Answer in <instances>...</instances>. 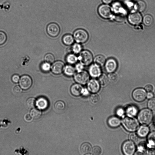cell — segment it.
Returning a JSON list of instances; mask_svg holds the SVG:
<instances>
[{"instance_id": "6da1fadb", "label": "cell", "mask_w": 155, "mask_h": 155, "mask_svg": "<svg viewBox=\"0 0 155 155\" xmlns=\"http://www.w3.org/2000/svg\"><path fill=\"white\" fill-rule=\"evenodd\" d=\"M153 113L150 109L145 108L142 110L138 115L139 122L144 125H148L152 122L153 119Z\"/></svg>"}, {"instance_id": "7a4b0ae2", "label": "cell", "mask_w": 155, "mask_h": 155, "mask_svg": "<svg viewBox=\"0 0 155 155\" xmlns=\"http://www.w3.org/2000/svg\"><path fill=\"white\" fill-rule=\"evenodd\" d=\"M122 123L125 129L130 132L136 131L139 127L138 121L136 119L130 117H125L122 120Z\"/></svg>"}, {"instance_id": "3957f363", "label": "cell", "mask_w": 155, "mask_h": 155, "mask_svg": "<svg viewBox=\"0 0 155 155\" xmlns=\"http://www.w3.org/2000/svg\"><path fill=\"white\" fill-rule=\"evenodd\" d=\"M81 63L84 65H88L92 62L93 57L91 53L88 50H84L80 54L78 58Z\"/></svg>"}, {"instance_id": "277c9868", "label": "cell", "mask_w": 155, "mask_h": 155, "mask_svg": "<svg viewBox=\"0 0 155 155\" xmlns=\"http://www.w3.org/2000/svg\"><path fill=\"white\" fill-rule=\"evenodd\" d=\"M74 37L75 41L78 43H84L88 40L89 36L85 30L79 29L76 30L74 33Z\"/></svg>"}, {"instance_id": "5b68a950", "label": "cell", "mask_w": 155, "mask_h": 155, "mask_svg": "<svg viewBox=\"0 0 155 155\" xmlns=\"http://www.w3.org/2000/svg\"><path fill=\"white\" fill-rule=\"evenodd\" d=\"M122 150L124 154L132 155L135 151V145L132 141L128 140L125 141L123 144Z\"/></svg>"}, {"instance_id": "8992f818", "label": "cell", "mask_w": 155, "mask_h": 155, "mask_svg": "<svg viewBox=\"0 0 155 155\" xmlns=\"http://www.w3.org/2000/svg\"><path fill=\"white\" fill-rule=\"evenodd\" d=\"M146 90L142 88H138L133 92L132 96L133 99L138 102L144 101L147 97Z\"/></svg>"}, {"instance_id": "52a82bcc", "label": "cell", "mask_w": 155, "mask_h": 155, "mask_svg": "<svg viewBox=\"0 0 155 155\" xmlns=\"http://www.w3.org/2000/svg\"><path fill=\"white\" fill-rule=\"evenodd\" d=\"M98 12L101 17L104 18H108L112 15V11L110 6L104 4L100 5L98 8Z\"/></svg>"}, {"instance_id": "ba28073f", "label": "cell", "mask_w": 155, "mask_h": 155, "mask_svg": "<svg viewBox=\"0 0 155 155\" xmlns=\"http://www.w3.org/2000/svg\"><path fill=\"white\" fill-rule=\"evenodd\" d=\"M74 78L77 83L81 84H85L88 82L89 76L87 72L82 71L76 74Z\"/></svg>"}, {"instance_id": "9c48e42d", "label": "cell", "mask_w": 155, "mask_h": 155, "mask_svg": "<svg viewBox=\"0 0 155 155\" xmlns=\"http://www.w3.org/2000/svg\"><path fill=\"white\" fill-rule=\"evenodd\" d=\"M32 84V81L31 78L28 75L22 76L19 80V84L21 87L25 90L29 89Z\"/></svg>"}, {"instance_id": "30bf717a", "label": "cell", "mask_w": 155, "mask_h": 155, "mask_svg": "<svg viewBox=\"0 0 155 155\" xmlns=\"http://www.w3.org/2000/svg\"><path fill=\"white\" fill-rule=\"evenodd\" d=\"M46 30L48 34L50 36L56 37L59 35L60 33V28L57 24L52 22L48 25Z\"/></svg>"}, {"instance_id": "8fae6325", "label": "cell", "mask_w": 155, "mask_h": 155, "mask_svg": "<svg viewBox=\"0 0 155 155\" xmlns=\"http://www.w3.org/2000/svg\"><path fill=\"white\" fill-rule=\"evenodd\" d=\"M142 17L141 14L138 12H135L129 14L128 16L129 22L134 25H138L142 21Z\"/></svg>"}, {"instance_id": "7c38bea8", "label": "cell", "mask_w": 155, "mask_h": 155, "mask_svg": "<svg viewBox=\"0 0 155 155\" xmlns=\"http://www.w3.org/2000/svg\"><path fill=\"white\" fill-rule=\"evenodd\" d=\"M64 68V64L63 62L57 61L53 64L51 69L53 73L55 74H59L63 71Z\"/></svg>"}, {"instance_id": "4fadbf2b", "label": "cell", "mask_w": 155, "mask_h": 155, "mask_svg": "<svg viewBox=\"0 0 155 155\" xmlns=\"http://www.w3.org/2000/svg\"><path fill=\"white\" fill-rule=\"evenodd\" d=\"M117 66V64L116 60L111 58L106 61L105 64V68L107 72L111 73L116 70Z\"/></svg>"}, {"instance_id": "5bb4252c", "label": "cell", "mask_w": 155, "mask_h": 155, "mask_svg": "<svg viewBox=\"0 0 155 155\" xmlns=\"http://www.w3.org/2000/svg\"><path fill=\"white\" fill-rule=\"evenodd\" d=\"M88 90L93 93H96L98 92L100 89V85L99 82L94 79L90 80L87 84Z\"/></svg>"}, {"instance_id": "9a60e30c", "label": "cell", "mask_w": 155, "mask_h": 155, "mask_svg": "<svg viewBox=\"0 0 155 155\" xmlns=\"http://www.w3.org/2000/svg\"><path fill=\"white\" fill-rule=\"evenodd\" d=\"M91 76L94 78L99 77L101 75V70L100 66L96 64L90 66L89 70Z\"/></svg>"}, {"instance_id": "2e32d148", "label": "cell", "mask_w": 155, "mask_h": 155, "mask_svg": "<svg viewBox=\"0 0 155 155\" xmlns=\"http://www.w3.org/2000/svg\"><path fill=\"white\" fill-rule=\"evenodd\" d=\"M84 88L82 86L79 84H74L71 88V92L72 95L78 96L82 94Z\"/></svg>"}, {"instance_id": "e0dca14e", "label": "cell", "mask_w": 155, "mask_h": 155, "mask_svg": "<svg viewBox=\"0 0 155 155\" xmlns=\"http://www.w3.org/2000/svg\"><path fill=\"white\" fill-rule=\"evenodd\" d=\"M36 104L39 109H45L48 107V102L45 97H41L37 100Z\"/></svg>"}, {"instance_id": "ac0fdd59", "label": "cell", "mask_w": 155, "mask_h": 155, "mask_svg": "<svg viewBox=\"0 0 155 155\" xmlns=\"http://www.w3.org/2000/svg\"><path fill=\"white\" fill-rule=\"evenodd\" d=\"M120 119L117 117L115 116L110 117L108 120V124L109 125L113 128L118 127L120 125Z\"/></svg>"}, {"instance_id": "d6986e66", "label": "cell", "mask_w": 155, "mask_h": 155, "mask_svg": "<svg viewBox=\"0 0 155 155\" xmlns=\"http://www.w3.org/2000/svg\"><path fill=\"white\" fill-rule=\"evenodd\" d=\"M137 112L138 109L137 107L134 105L128 106L126 110V113L127 115L131 117L136 116Z\"/></svg>"}, {"instance_id": "ffe728a7", "label": "cell", "mask_w": 155, "mask_h": 155, "mask_svg": "<svg viewBox=\"0 0 155 155\" xmlns=\"http://www.w3.org/2000/svg\"><path fill=\"white\" fill-rule=\"evenodd\" d=\"M149 132V129L148 127L146 126H142L138 129L137 134L139 137H144L148 134Z\"/></svg>"}, {"instance_id": "44dd1931", "label": "cell", "mask_w": 155, "mask_h": 155, "mask_svg": "<svg viewBox=\"0 0 155 155\" xmlns=\"http://www.w3.org/2000/svg\"><path fill=\"white\" fill-rule=\"evenodd\" d=\"M147 140V146L150 148H154L155 147V131L152 132L149 134Z\"/></svg>"}, {"instance_id": "7402d4cb", "label": "cell", "mask_w": 155, "mask_h": 155, "mask_svg": "<svg viewBox=\"0 0 155 155\" xmlns=\"http://www.w3.org/2000/svg\"><path fill=\"white\" fill-rule=\"evenodd\" d=\"M81 150L82 153L84 154H88L91 151V146L88 143H84L81 146Z\"/></svg>"}, {"instance_id": "603a6c76", "label": "cell", "mask_w": 155, "mask_h": 155, "mask_svg": "<svg viewBox=\"0 0 155 155\" xmlns=\"http://www.w3.org/2000/svg\"><path fill=\"white\" fill-rule=\"evenodd\" d=\"M62 41L66 45H70L74 42V39L73 36L69 34L64 35L63 37Z\"/></svg>"}, {"instance_id": "cb8c5ba5", "label": "cell", "mask_w": 155, "mask_h": 155, "mask_svg": "<svg viewBox=\"0 0 155 155\" xmlns=\"http://www.w3.org/2000/svg\"><path fill=\"white\" fill-rule=\"evenodd\" d=\"M105 59L102 55H99L97 56L94 60L95 64L99 66H103L105 62Z\"/></svg>"}, {"instance_id": "d4e9b609", "label": "cell", "mask_w": 155, "mask_h": 155, "mask_svg": "<svg viewBox=\"0 0 155 155\" xmlns=\"http://www.w3.org/2000/svg\"><path fill=\"white\" fill-rule=\"evenodd\" d=\"M142 20L144 25L147 26L151 25L153 22V19L152 16L148 14L145 15Z\"/></svg>"}, {"instance_id": "484cf974", "label": "cell", "mask_w": 155, "mask_h": 155, "mask_svg": "<svg viewBox=\"0 0 155 155\" xmlns=\"http://www.w3.org/2000/svg\"><path fill=\"white\" fill-rule=\"evenodd\" d=\"M64 71L66 75L71 76L74 74L75 72V69L72 66L68 65L65 67Z\"/></svg>"}, {"instance_id": "4316f807", "label": "cell", "mask_w": 155, "mask_h": 155, "mask_svg": "<svg viewBox=\"0 0 155 155\" xmlns=\"http://www.w3.org/2000/svg\"><path fill=\"white\" fill-rule=\"evenodd\" d=\"M65 107V105L64 102L61 101H56L54 104V108L55 110L58 111H63Z\"/></svg>"}, {"instance_id": "83f0119b", "label": "cell", "mask_w": 155, "mask_h": 155, "mask_svg": "<svg viewBox=\"0 0 155 155\" xmlns=\"http://www.w3.org/2000/svg\"><path fill=\"white\" fill-rule=\"evenodd\" d=\"M135 7L137 10L140 12L144 11L146 7L145 3L142 0H139L136 4Z\"/></svg>"}, {"instance_id": "f1b7e54d", "label": "cell", "mask_w": 155, "mask_h": 155, "mask_svg": "<svg viewBox=\"0 0 155 155\" xmlns=\"http://www.w3.org/2000/svg\"><path fill=\"white\" fill-rule=\"evenodd\" d=\"M30 115L32 118L37 119L41 117V112L40 109L34 108L31 111Z\"/></svg>"}, {"instance_id": "f546056e", "label": "cell", "mask_w": 155, "mask_h": 155, "mask_svg": "<svg viewBox=\"0 0 155 155\" xmlns=\"http://www.w3.org/2000/svg\"><path fill=\"white\" fill-rule=\"evenodd\" d=\"M78 59L77 56L72 54H70L68 55L66 58L67 62L71 64L75 63Z\"/></svg>"}, {"instance_id": "4dcf8cb0", "label": "cell", "mask_w": 155, "mask_h": 155, "mask_svg": "<svg viewBox=\"0 0 155 155\" xmlns=\"http://www.w3.org/2000/svg\"><path fill=\"white\" fill-rule=\"evenodd\" d=\"M108 82L110 84L115 83L117 80V76L116 74L111 73L107 76Z\"/></svg>"}, {"instance_id": "1f68e13d", "label": "cell", "mask_w": 155, "mask_h": 155, "mask_svg": "<svg viewBox=\"0 0 155 155\" xmlns=\"http://www.w3.org/2000/svg\"><path fill=\"white\" fill-rule=\"evenodd\" d=\"M36 102L35 98L32 97L29 98L26 101V105L29 108H33L35 106Z\"/></svg>"}, {"instance_id": "d6a6232c", "label": "cell", "mask_w": 155, "mask_h": 155, "mask_svg": "<svg viewBox=\"0 0 155 155\" xmlns=\"http://www.w3.org/2000/svg\"><path fill=\"white\" fill-rule=\"evenodd\" d=\"M98 79V82L102 86L106 85L108 83L107 77L105 74L101 75Z\"/></svg>"}, {"instance_id": "836d02e7", "label": "cell", "mask_w": 155, "mask_h": 155, "mask_svg": "<svg viewBox=\"0 0 155 155\" xmlns=\"http://www.w3.org/2000/svg\"><path fill=\"white\" fill-rule=\"evenodd\" d=\"M90 101L92 104H96L99 102L100 101V98L99 96L97 94H93L90 96Z\"/></svg>"}, {"instance_id": "e575fe53", "label": "cell", "mask_w": 155, "mask_h": 155, "mask_svg": "<svg viewBox=\"0 0 155 155\" xmlns=\"http://www.w3.org/2000/svg\"><path fill=\"white\" fill-rule=\"evenodd\" d=\"M72 51L75 54L79 53L82 49V47L79 44H74L71 48Z\"/></svg>"}, {"instance_id": "d590c367", "label": "cell", "mask_w": 155, "mask_h": 155, "mask_svg": "<svg viewBox=\"0 0 155 155\" xmlns=\"http://www.w3.org/2000/svg\"><path fill=\"white\" fill-rule=\"evenodd\" d=\"M42 71L45 72H48L50 69L51 66L49 63L46 62L42 63L41 66Z\"/></svg>"}, {"instance_id": "8d00e7d4", "label": "cell", "mask_w": 155, "mask_h": 155, "mask_svg": "<svg viewBox=\"0 0 155 155\" xmlns=\"http://www.w3.org/2000/svg\"><path fill=\"white\" fill-rule=\"evenodd\" d=\"M45 61L48 63H53L54 60V55L51 53H48L46 54L44 57Z\"/></svg>"}, {"instance_id": "74e56055", "label": "cell", "mask_w": 155, "mask_h": 155, "mask_svg": "<svg viewBox=\"0 0 155 155\" xmlns=\"http://www.w3.org/2000/svg\"><path fill=\"white\" fill-rule=\"evenodd\" d=\"M147 106L150 109L155 110V98H152L147 103Z\"/></svg>"}, {"instance_id": "f35d334b", "label": "cell", "mask_w": 155, "mask_h": 155, "mask_svg": "<svg viewBox=\"0 0 155 155\" xmlns=\"http://www.w3.org/2000/svg\"><path fill=\"white\" fill-rule=\"evenodd\" d=\"M102 152L101 148L99 146L94 147L91 150L92 154L94 155H100Z\"/></svg>"}, {"instance_id": "ab89813d", "label": "cell", "mask_w": 155, "mask_h": 155, "mask_svg": "<svg viewBox=\"0 0 155 155\" xmlns=\"http://www.w3.org/2000/svg\"><path fill=\"white\" fill-rule=\"evenodd\" d=\"M7 40L6 34L2 31H0V45L4 44Z\"/></svg>"}, {"instance_id": "60d3db41", "label": "cell", "mask_w": 155, "mask_h": 155, "mask_svg": "<svg viewBox=\"0 0 155 155\" xmlns=\"http://www.w3.org/2000/svg\"><path fill=\"white\" fill-rule=\"evenodd\" d=\"M13 91L15 94L18 95L21 93L22 90L20 87L18 86H16L14 87Z\"/></svg>"}, {"instance_id": "b9f144b4", "label": "cell", "mask_w": 155, "mask_h": 155, "mask_svg": "<svg viewBox=\"0 0 155 155\" xmlns=\"http://www.w3.org/2000/svg\"><path fill=\"white\" fill-rule=\"evenodd\" d=\"M84 68V65L81 63H78L75 66V69L78 72L82 71Z\"/></svg>"}, {"instance_id": "7bdbcfd3", "label": "cell", "mask_w": 155, "mask_h": 155, "mask_svg": "<svg viewBox=\"0 0 155 155\" xmlns=\"http://www.w3.org/2000/svg\"><path fill=\"white\" fill-rule=\"evenodd\" d=\"M130 139L133 142H136L138 140V136L135 134H132L130 136Z\"/></svg>"}, {"instance_id": "ee69618b", "label": "cell", "mask_w": 155, "mask_h": 155, "mask_svg": "<svg viewBox=\"0 0 155 155\" xmlns=\"http://www.w3.org/2000/svg\"><path fill=\"white\" fill-rule=\"evenodd\" d=\"M125 113L124 110L122 108H118L117 110L116 113L117 115L120 117L123 116Z\"/></svg>"}, {"instance_id": "f6af8a7d", "label": "cell", "mask_w": 155, "mask_h": 155, "mask_svg": "<svg viewBox=\"0 0 155 155\" xmlns=\"http://www.w3.org/2000/svg\"><path fill=\"white\" fill-rule=\"evenodd\" d=\"M20 80V77L18 74H14L12 77V80L13 82L15 83L18 82Z\"/></svg>"}, {"instance_id": "bcb514c9", "label": "cell", "mask_w": 155, "mask_h": 155, "mask_svg": "<svg viewBox=\"0 0 155 155\" xmlns=\"http://www.w3.org/2000/svg\"><path fill=\"white\" fill-rule=\"evenodd\" d=\"M145 89L148 92H152L153 90V87L151 85L148 84L145 86Z\"/></svg>"}, {"instance_id": "7dc6e473", "label": "cell", "mask_w": 155, "mask_h": 155, "mask_svg": "<svg viewBox=\"0 0 155 155\" xmlns=\"http://www.w3.org/2000/svg\"><path fill=\"white\" fill-rule=\"evenodd\" d=\"M24 119L26 121L29 122L32 120V117L30 114H27L25 115Z\"/></svg>"}, {"instance_id": "c3c4849f", "label": "cell", "mask_w": 155, "mask_h": 155, "mask_svg": "<svg viewBox=\"0 0 155 155\" xmlns=\"http://www.w3.org/2000/svg\"><path fill=\"white\" fill-rule=\"evenodd\" d=\"M147 153L148 154H155V150L153 148H150Z\"/></svg>"}, {"instance_id": "681fc988", "label": "cell", "mask_w": 155, "mask_h": 155, "mask_svg": "<svg viewBox=\"0 0 155 155\" xmlns=\"http://www.w3.org/2000/svg\"><path fill=\"white\" fill-rule=\"evenodd\" d=\"M153 97V94L152 92H148L147 94V97L148 98L151 99Z\"/></svg>"}, {"instance_id": "f907efd6", "label": "cell", "mask_w": 155, "mask_h": 155, "mask_svg": "<svg viewBox=\"0 0 155 155\" xmlns=\"http://www.w3.org/2000/svg\"><path fill=\"white\" fill-rule=\"evenodd\" d=\"M89 94L88 90L86 89H84L82 94L84 96H87Z\"/></svg>"}, {"instance_id": "816d5d0a", "label": "cell", "mask_w": 155, "mask_h": 155, "mask_svg": "<svg viewBox=\"0 0 155 155\" xmlns=\"http://www.w3.org/2000/svg\"><path fill=\"white\" fill-rule=\"evenodd\" d=\"M103 2L105 4H108L110 3L112 0H102Z\"/></svg>"}, {"instance_id": "f5cc1de1", "label": "cell", "mask_w": 155, "mask_h": 155, "mask_svg": "<svg viewBox=\"0 0 155 155\" xmlns=\"http://www.w3.org/2000/svg\"><path fill=\"white\" fill-rule=\"evenodd\" d=\"M154 123H155V121H154Z\"/></svg>"}]
</instances>
